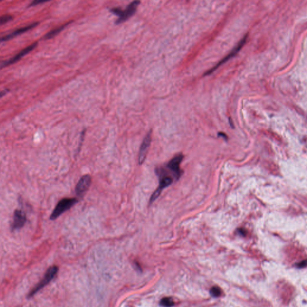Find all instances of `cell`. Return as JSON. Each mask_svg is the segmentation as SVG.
<instances>
[{
	"instance_id": "obj_1",
	"label": "cell",
	"mask_w": 307,
	"mask_h": 307,
	"mask_svg": "<svg viewBox=\"0 0 307 307\" xmlns=\"http://www.w3.org/2000/svg\"><path fill=\"white\" fill-rule=\"evenodd\" d=\"M78 202V200L76 198H64L61 200L58 203L54 210H53L52 214L50 215V219L51 220H55L57 219Z\"/></svg>"
},
{
	"instance_id": "obj_2",
	"label": "cell",
	"mask_w": 307,
	"mask_h": 307,
	"mask_svg": "<svg viewBox=\"0 0 307 307\" xmlns=\"http://www.w3.org/2000/svg\"><path fill=\"white\" fill-rule=\"evenodd\" d=\"M157 174L158 176L160 177V182H159V185L157 187V190L154 192L152 196L150 199V203H152V202H154L160 195L162 191L168 186L170 185L173 182H174V179L173 178L168 175H166L164 173L161 172L160 170L157 169Z\"/></svg>"
},
{
	"instance_id": "obj_3",
	"label": "cell",
	"mask_w": 307,
	"mask_h": 307,
	"mask_svg": "<svg viewBox=\"0 0 307 307\" xmlns=\"http://www.w3.org/2000/svg\"><path fill=\"white\" fill-rule=\"evenodd\" d=\"M58 271V268L56 266H52V267H50L48 270V271L46 272V273L45 274L43 278L32 290V291L30 293V295L28 296L31 297V296H33L38 291H39L46 284H48L55 277Z\"/></svg>"
},
{
	"instance_id": "obj_4",
	"label": "cell",
	"mask_w": 307,
	"mask_h": 307,
	"mask_svg": "<svg viewBox=\"0 0 307 307\" xmlns=\"http://www.w3.org/2000/svg\"><path fill=\"white\" fill-rule=\"evenodd\" d=\"M183 158V155L179 154L170 160L166 166L169 170L174 174V177L177 180H178L180 178L182 174V171L180 168V164L182 162Z\"/></svg>"
},
{
	"instance_id": "obj_5",
	"label": "cell",
	"mask_w": 307,
	"mask_h": 307,
	"mask_svg": "<svg viewBox=\"0 0 307 307\" xmlns=\"http://www.w3.org/2000/svg\"><path fill=\"white\" fill-rule=\"evenodd\" d=\"M247 37H248V35H246L239 42V43H238V45L233 49V50L229 53L225 58H224L221 61H220L215 66H214V67L212 68L210 70H209V71H208L205 74V76H206V75H208V74H210V73H213L216 69H217L220 66L223 65V64H224L225 63H226L227 61H228L230 58H233L234 56H235L238 53V52L241 49V48L244 46V45H245L246 41V39H247Z\"/></svg>"
},
{
	"instance_id": "obj_6",
	"label": "cell",
	"mask_w": 307,
	"mask_h": 307,
	"mask_svg": "<svg viewBox=\"0 0 307 307\" xmlns=\"http://www.w3.org/2000/svg\"><path fill=\"white\" fill-rule=\"evenodd\" d=\"M91 183V178L89 175H84L75 187V193L77 196L83 197L88 190Z\"/></svg>"
},
{
	"instance_id": "obj_7",
	"label": "cell",
	"mask_w": 307,
	"mask_h": 307,
	"mask_svg": "<svg viewBox=\"0 0 307 307\" xmlns=\"http://www.w3.org/2000/svg\"><path fill=\"white\" fill-rule=\"evenodd\" d=\"M140 4V1H135L131 3L125 10H122V12L119 16L117 21H116L117 24H120L124 22L135 13L137 7Z\"/></svg>"
},
{
	"instance_id": "obj_8",
	"label": "cell",
	"mask_w": 307,
	"mask_h": 307,
	"mask_svg": "<svg viewBox=\"0 0 307 307\" xmlns=\"http://www.w3.org/2000/svg\"><path fill=\"white\" fill-rule=\"evenodd\" d=\"M27 221L25 213L22 210L16 209L14 212L13 221L11 227L13 230H17L22 228Z\"/></svg>"
},
{
	"instance_id": "obj_9",
	"label": "cell",
	"mask_w": 307,
	"mask_h": 307,
	"mask_svg": "<svg viewBox=\"0 0 307 307\" xmlns=\"http://www.w3.org/2000/svg\"><path fill=\"white\" fill-rule=\"evenodd\" d=\"M151 132L150 131L146 134V136L144 138V139L142 142V143L141 145V148H140L139 154V164H142L144 162V161L146 159V156L147 152L148 151V148L151 144Z\"/></svg>"
},
{
	"instance_id": "obj_10",
	"label": "cell",
	"mask_w": 307,
	"mask_h": 307,
	"mask_svg": "<svg viewBox=\"0 0 307 307\" xmlns=\"http://www.w3.org/2000/svg\"><path fill=\"white\" fill-rule=\"evenodd\" d=\"M37 43H34L33 44H32L30 46H28L27 48H26L25 49H24V50L21 51L18 54H17L16 56L13 57L12 58H11L10 60H8L7 61H4V62L2 63L1 67L3 68V67H5L6 66H8L9 65H11L12 64L15 63L16 62H17L19 60H21L23 56H25L27 54H28L31 50H32L37 46Z\"/></svg>"
},
{
	"instance_id": "obj_11",
	"label": "cell",
	"mask_w": 307,
	"mask_h": 307,
	"mask_svg": "<svg viewBox=\"0 0 307 307\" xmlns=\"http://www.w3.org/2000/svg\"><path fill=\"white\" fill-rule=\"evenodd\" d=\"M38 25V23L36 22V23H33L28 26H27V27H23V28H19L16 31H14V32L7 35L6 36H4L3 37L1 38V41L3 42V41H7V40H10L12 39V38H13V37H16L19 35H20L21 34H23L25 32H27V31L31 30V29H32L33 28L35 27L37 25Z\"/></svg>"
},
{
	"instance_id": "obj_12",
	"label": "cell",
	"mask_w": 307,
	"mask_h": 307,
	"mask_svg": "<svg viewBox=\"0 0 307 307\" xmlns=\"http://www.w3.org/2000/svg\"><path fill=\"white\" fill-rule=\"evenodd\" d=\"M71 22H69V23H67V24H66L65 25H63L58 28H57L55 30H52L51 31H50L49 32L47 33L45 37H44V38L45 39H50V38H52V37H55V35H56L60 33L62 30H64V28H65Z\"/></svg>"
},
{
	"instance_id": "obj_13",
	"label": "cell",
	"mask_w": 307,
	"mask_h": 307,
	"mask_svg": "<svg viewBox=\"0 0 307 307\" xmlns=\"http://www.w3.org/2000/svg\"><path fill=\"white\" fill-rule=\"evenodd\" d=\"M160 305L163 307H172L174 305V302L170 298H164L161 300Z\"/></svg>"
},
{
	"instance_id": "obj_14",
	"label": "cell",
	"mask_w": 307,
	"mask_h": 307,
	"mask_svg": "<svg viewBox=\"0 0 307 307\" xmlns=\"http://www.w3.org/2000/svg\"><path fill=\"white\" fill-rule=\"evenodd\" d=\"M210 294L214 297H219L221 295V290L220 288L217 286H214L212 287V289L210 290Z\"/></svg>"
},
{
	"instance_id": "obj_15",
	"label": "cell",
	"mask_w": 307,
	"mask_h": 307,
	"mask_svg": "<svg viewBox=\"0 0 307 307\" xmlns=\"http://www.w3.org/2000/svg\"><path fill=\"white\" fill-rule=\"evenodd\" d=\"M12 19V17L10 15H4L1 17V25L5 24L7 23L8 22H9L10 21H11Z\"/></svg>"
},
{
	"instance_id": "obj_16",
	"label": "cell",
	"mask_w": 307,
	"mask_h": 307,
	"mask_svg": "<svg viewBox=\"0 0 307 307\" xmlns=\"http://www.w3.org/2000/svg\"><path fill=\"white\" fill-rule=\"evenodd\" d=\"M46 1H40V0H36V1H32L31 4H30V7L31 6H35L36 5H38V4H42V3H46Z\"/></svg>"
},
{
	"instance_id": "obj_17",
	"label": "cell",
	"mask_w": 307,
	"mask_h": 307,
	"mask_svg": "<svg viewBox=\"0 0 307 307\" xmlns=\"http://www.w3.org/2000/svg\"><path fill=\"white\" fill-rule=\"evenodd\" d=\"M218 136H222V137L224 138L225 139H227V136L226 135V134H225L224 133H219L218 134Z\"/></svg>"
},
{
	"instance_id": "obj_18",
	"label": "cell",
	"mask_w": 307,
	"mask_h": 307,
	"mask_svg": "<svg viewBox=\"0 0 307 307\" xmlns=\"http://www.w3.org/2000/svg\"><path fill=\"white\" fill-rule=\"evenodd\" d=\"M7 92H8V91H7V90H4V91H1V97H3V96L4 95V94H6V93H7Z\"/></svg>"
}]
</instances>
